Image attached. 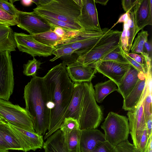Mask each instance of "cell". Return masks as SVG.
<instances>
[{
	"label": "cell",
	"instance_id": "d4e9b609",
	"mask_svg": "<svg viewBox=\"0 0 152 152\" xmlns=\"http://www.w3.org/2000/svg\"><path fill=\"white\" fill-rule=\"evenodd\" d=\"M94 87L95 99L98 103L102 102L105 97L110 93L118 90L116 84L110 79L103 82L99 83Z\"/></svg>",
	"mask_w": 152,
	"mask_h": 152
},
{
	"label": "cell",
	"instance_id": "30bf717a",
	"mask_svg": "<svg viewBox=\"0 0 152 152\" xmlns=\"http://www.w3.org/2000/svg\"><path fill=\"white\" fill-rule=\"evenodd\" d=\"M16 47L19 50L31 55L47 57L53 54L55 47L43 45L35 40L31 34L22 33L14 32Z\"/></svg>",
	"mask_w": 152,
	"mask_h": 152
},
{
	"label": "cell",
	"instance_id": "4316f807",
	"mask_svg": "<svg viewBox=\"0 0 152 152\" xmlns=\"http://www.w3.org/2000/svg\"><path fill=\"white\" fill-rule=\"evenodd\" d=\"M31 35L35 40L40 43L52 47H55L63 40L52 30L40 34Z\"/></svg>",
	"mask_w": 152,
	"mask_h": 152
},
{
	"label": "cell",
	"instance_id": "277c9868",
	"mask_svg": "<svg viewBox=\"0 0 152 152\" xmlns=\"http://www.w3.org/2000/svg\"><path fill=\"white\" fill-rule=\"evenodd\" d=\"M81 4V0H39L33 10L40 16L56 19L82 30L78 22Z\"/></svg>",
	"mask_w": 152,
	"mask_h": 152
},
{
	"label": "cell",
	"instance_id": "cb8c5ba5",
	"mask_svg": "<svg viewBox=\"0 0 152 152\" xmlns=\"http://www.w3.org/2000/svg\"><path fill=\"white\" fill-rule=\"evenodd\" d=\"M54 58L50 60L53 62L58 58L63 60L67 66L76 61L78 56L75 53V50L69 46H62L56 48L53 52Z\"/></svg>",
	"mask_w": 152,
	"mask_h": 152
},
{
	"label": "cell",
	"instance_id": "7c38bea8",
	"mask_svg": "<svg viewBox=\"0 0 152 152\" xmlns=\"http://www.w3.org/2000/svg\"><path fill=\"white\" fill-rule=\"evenodd\" d=\"M78 22L84 30L91 31H102L94 0H81L80 13Z\"/></svg>",
	"mask_w": 152,
	"mask_h": 152
},
{
	"label": "cell",
	"instance_id": "ffe728a7",
	"mask_svg": "<svg viewBox=\"0 0 152 152\" xmlns=\"http://www.w3.org/2000/svg\"><path fill=\"white\" fill-rule=\"evenodd\" d=\"M140 72L131 66L127 71L120 83L118 86V92L124 99L131 92L136 85L140 77Z\"/></svg>",
	"mask_w": 152,
	"mask_h": 152
},
{
	"label": "cell",
	"instance_id": "ac0fdd59",
	"mask_svg": "<svg viewBox=\"0 0 152 152\" xmlns=\"http://www.w3.org/2000/svg\"><path fill=\"white\" fill-rule=\"evenodd\" d=\"M68 76L74 83L91 82L97 72L90 66H85L76 61L66 66Z\"/></svg>",
	"mask_w": 152,
	"mask_h": 152
},
{
	"label": "cell",
	"instance_id": "b9f144b4",
	"mask_svg": "<svg viewBox=\"0 0 152 152\" xmlns=\"http://www.w3.org/2000/svg\"><path fill=\"white\" fill-rule=\"evenodd\" d=\"M146 127L149 139L152 135V116L146 120Z\"/></svg>",
	"mask_w": 152,
	"mask_h": 152
},
{
	"label": "cell",
	"instance_id": "6da1fadb",
	"mask_svg": "<svg viewBox=\"0 0 152 152\" xmlns=\"http://www.w3.org/2000/svg\"><path fill=\"white\" fill-rule=\"evenodd\" d=\"M66 66L63 61L51 68L43 77L48 98L47 106L50 110L49 127L44 140L60 129L72 98L74 83L68 76Z\"/></svg>",
	"mask_w": 152,
	"mask_h": 152
},
{
	"label": "cell",
	"instance_id": "7a4b0ae2",
	"mask_svg": "<svg viewBox=\"0 0 152 152\" xmlns=\"http://www.w3.org/2000/svg\"><path fill=\"white\" fill-rule=\"evenodd\" d=\"M76 119L80 130L95 129L102 121L103 114L96 102L91 82L74 83L73 92L65 118Z\"/></svg>",
	"mask_w": 152,
	"mask_h": 152
},
{
	"label": "cell",
	"instance_id": "ee69618b",
	"mask_svg": "<svg viewBox=\"0 0 152 152\" xmlns=\"http://www.w3.org/2000/svg\"><path fill=\"white\" fill-rule=\"evenodd\" d=\"M144 48L146 50V52L149 56L151 57L152 54V45L151 43L148 41L145 42L144 44Z\"/></svg>",
	"mask_w": 152,
	"mask_h": 152
},
{
	"label": "cell",
	"instance_id": "ab89813d",
	"mask_svg": "<svg viewBox=\"0 0 152 152\" xmlns=\"http://www.w3.org/2000/svg\"><path fill=\"white\" fill-rule=\"evenodd\" d=\"M127 54L130 57L143 66L147 70L148 73H151V72H148L144 57L142 54L140 55L138 54L132 53H129Z\"/></svg>",
	"mask_w": 152,
	"mask_h": 152
},
{
	"label": "cell",
	"instance_id": "60d3db41",
	"mask_svg": "<svg viewBox=\"0 0 152 152\" xmlns=\"http://www.w3.org/2000/svg\"><path fill=\"white\" fill-rule=\"evenodd\" d=\"M139 0H123L121 1L122 7L126 12H129L135 6Z\"/></svg>",
	"mask_w": 152,
	"mask_h": 152
},
{
	"label": "cell",
	"instance_id": "bcb514c9",
	"mask_svg": "<svg viewBox=\"0 0 152 152\" xmlns=\"http://www.w3.org/2000/svg\"><path fill=\"white\" fill-rule=\"evenodd\" d=\"M22 4L26 6H30L33 3L31 0H23L21 1Z\"/></svg>",
	"mask_w": 152,
	"mask_h": 152
},
{
	"label": "cell",
	"instance_id": "7bdbcfd3",
	"mask_svg": "<svg viewBox=\"0 0 152 152\" xmlns=\"http://www.w3.org/2000/svg\"><path fill=\"white\" fill-rule=\"evenodd\" d=\"M9 150L7 144L0 135V152H9Z\"/></svg>",
	"mask_w": 152,
	"mask_h": 152
},
{
	"label": "cell",
	"instance_id": "c3c4849f",
	"mask_svg": "<svg viewBox=\"0 0 152 152\" xmlns=\"http://www.w3.org/2000/svg\"><path fill=\"white\" fill-rule=\"evenodd\" d=\"M95 3H99L102 5H106L109 0H94Z\"/></svg>",
	"mask_w": 152,
	"mask_h": 152
},
{
	"label": "cell",
	"instance_id": "1f68e13d",
	"mask_svg": "<svg viewBox=\"0 0 152 152\" xmlns=\"http://www.w3.org/2000/svg\"><path fill=\"white\" fill-rule=\"evenodd\" d=\"M40 16L45 19L53 29L56 27H60L68 31H80L77 28L56 19L46 16Z\"/></svg>",
	"mask_w": 152,
	"mask_h": 152
},
{
	"label": "cell",
	"instance_id": "836d02e7",
	"mask_svg": "<svg viewBox=\"0 0 152 152\" xmlns=\"http://www.w3.org/2000/svg\"><path fill=\"white\" fill-rule=\"evenodd\" d=\"M130 16L128 13V16L123 23V29L120 38V45L123 50L127 54L129 52L128 46V39L127 35V30L129 21Z\"/></svg>",
	"mask_w": 152,
	"mask_h": 152
},
{
	"label": "cell",
	"instance_id": "484cf974",
	"mask_svg": "<svg viewBox=\"0 0 152 152\" xmlns=\"http://www.w3.org/2000/svg\"><path fill=\"white\" fill-rule=\"evenodd\" d=\"M81 134V130L79 129L66 134H63L64 144L67 152H81L80 147Z\"/></svg>",
	"mask_w": 152,
	"mask_h": 152
},
{
	"label": "cell",
	"instance_id": "603a6c76",
	"mask_svg": "<svg viewBox=\"0 0 152 152\" xmlns=\"http://www.w3.org/2000/svg\"><path fill=\"white\" fill-rule=\"evenodd\" d=\"M0 135L10 150L22 151L21 144L5 121L0 123Z\"/></svg>",
	"mask_w": 152,
	"mask_h": 152
},
{
	"label": "cell",
	"instance_id": "5bb4252c",
	"mask_svg": "<svg viewBox=\"0 0 152 152\" xmlns=\"http://www.w3.org/2000/svg\"><path fill=\"white\" fill-rule=\"evenodd\" d=\"M14 134L20 142L23 151L27 152L41 149L44 145L43 136L19 128L7 122Z\"/></svg>",
	"mask_w": 152,
	"mask_h": 152
},
{
	"label": "cell",
	"instance_id": "e0dca14e",
	"mask_svg": "<svg viewBox=\"0 0 152 152\" xmlns=\"http://www.w3.org/2000/svg\"><path fill=\"white\" fill-rule=\"evenodd\" d=\"M151 74L145 75L140 72L139 79L134 88L125 99H124L123 109L131 111L137 107L144 95L149 77Z\"/></svg>",
	"mask_w": 152,
	"mask_h": 152
},
{
	"label": "cell",
	"instance_id": "4dcf8cb0",
	"mask_svg": "<svg viewBox=\"0 0 152 152\" xmlns=\"http://www.w3.org/2000/svg\"><path fill=\"white\" fill-rule=\"evenodd\" d=\"M110 61L121 63L130 64L122 56L120 52L119 46L99 61Z\"/></svg>",
	"mask_w": 152,
	"mask_h": 152
},
{
	"label": "cell",
	"instance_id": "8992f818",
	"mask_svg": "<svg viewBox=\"0 0 152 152\" xmlns=\"http://www.w3.org/2000/svg\"><path fill=\"white\" fill-rule=\"evenodd\" d=\"M106 140L114 146L128 140L129 133L128 119L115 113H109L101 126Z\"/></svg>",
	"mask_w": 152,
	"mask_h": 152
},
{
	"label": "cell",
	"instance_id": "52a82bcc",
	"mask_svg": "<svg viewBox=\"0 0 152 152\" xmlns=\"http://www.w3.org/2000/svg\"><path fill=\"white\" fill-rule=\"evenodd\" d=\"M109 30L107 28H104L100 31H78L73 36L63 40L55 47H70L75 50V53L79 57L91 50Z\"/></svg>",
	"mask_w": 152,
	"mask_h": 152
},
{
	"label": "cell",
	"instance_id": "681fc988",
	"mask_svg": "<svg viewBox=\"0 0 152 152\" xmlns=\"http://www.w3.org/2000/svg\"><path fill=\"white\" fill-rule=\"evenodd\" d=\"M5 121L0 116V123L2 121Z\"/></svg>",
	"mask_w": 152,
	"mask_h": 152
},
{
	"label": "cell",
	"instance_id": "d590c367",
	"mask_svg": "<svg viewBox=\"0 0 152 152\" xmlns=\"http://www.w3.org/2000/svg\"><path fill=\"white\" fill-rule=\"evenodd\" d=\"M119 47L122 56L128 61L132 66L137 69L140 72L143 73L147 76L151 74L148 73L147 70L143 66L130 57L123 50L121 46L120 43L119 45Z\"/></svg>",
	"mask_w": 152,
	"mask_h": 152
},
{
	"label": "cell",
	"instance_id": "8d00e7d4",
	"mask_svg": "<svg viewBox=\"0 0 152 152\" xmlns=\"http://www.w3.org/2000/svg\"><path fill=\"white\" fill-rule=\"evenodd\" d=\"M116 152H140L128 140L123 141L115 146Z\"/></svg>",
	"mask_w": 152,
	"mask_h": 152
},
{
	"label": "cell",
	"instance_id": "f907efd6",
	"mask_svg": "<svg viewBox=\"0 0 152 152\" xmlns=\"http://www.w3.org/2000/svg\"><path fill=\"white\" fill-rule=\"evenodd\" d=\"M0 24H3V23L2 22H1L0 21Z\"/></svg>",
	"mask_w": 152,
	"mask_h": 152
},
{
	"label": "cell",
	"instance_id": "f1b7e54d",
	"mask_svg": "<svg viewBox=\"0 0 152 152\" xmlns=\"http://www.w3.org/2000/svg\"><path fill=\"white\" fill-rule=\"evenodd\" d=\"M42 63L34 57L29 60L26 64L23 65V74L27 76L34 77L36 75L37 71L40 68Z\"/></svg>",
	"mask_w": 152,
	"mask_h": 152
},
{
	"label": "cell",
	"instance_id": "f35d334b",
	"mask_svg": "<svg viewBox=\"0 0 152 152\" xmlns=\"http://www.w3.org/2000/svg\"><path fill=\"white\" fill-rule=\"evenodd\" d=\"M0 8L10 15L16 16L18 10L11 0H0Z\"/></svg>",
	"mask_w": 152,
	"mask_h": 152
},
{
	"label": "cell",
	"instance_id": "44dd1931",
	"mask_svg": "<svg viewBox=\"0 0 152 152\" xmlns=\"http://www.w3.org/2000/svg\"><path fill=\"white\" fill-rule=\"evenodd\" d=\"M14 33L10 26L0 24V53L16 50L17 47Z\"/></svg>",
	"mask_w": 152,
	"mask_h": 152
},
{
	"label": "cell",
	"instance_id": "f6af8a7d",
	"mask_svg": "<svg viewBox=\"0 0 152 152\" xmlns=\"http://www.w3.org/2000/svg\"><path fill=\"white\" fill-rule=\"evenodd\" d=\"M128 13L129 12H126L122 15L119 18L117 21L114 24L113 26L110 29V30L112 29V28L118 23H124L128 16Z\"/></svg>",
	"mask_w": 152,
	"mask_h": 152
},
{
	"label": "cell",
	"instance_id": "9a60e30c",
	"mask_svg": "<svg viewBox=\"0 0 152 152\" xmlns=\"http://www.w3.org/2000/svg\"><path fill=\"white\" fill-rule=\"evenodd\" d=\"M146 90L137 107L134 110L128 111L127 113L129 121L130 133L134 145L137 147V138L146 127V120L145 116L142 103Z\"/></svg>",
	"mask_w": 152,
	"mask_h": 152
},
{
	"label": "cell",
	"instance_id": "9c48e42d",
	"mask_svg": "<svg viewBox=\"0 0 152 152\" xmlns=\"http://www.w3.org/2000/svg\"><path fill=\"white\" fill-rule=\"evenodd\" d=\"M14 81L10 52L0 53V99L9 101L12 94Z\"/></svg>",
	"mask_w": 152,
	"mask_h": 152
},
{
	"label": "cell",
	"instance_id": "7dc6e473",
	"mask_svg": "<svg viewBox=\"0 0 152 152\" xmlns=\"http://www.w3.org/2000/svg\"><path fill=\"white\" fill-rule=\"evenodd\" d=\"M152 136H151L149 140V142L148 145V148L147 152H152Z\"/></svg>",
	"mask_w": 152,
	"mask_h": 152
},
{
	"label": "cell",
	"instance_id": "74e56055",
	"mask_svg": "<svg viewBox=\"0 0 152 152\" xmlns=\"http://www.w3.org/2000/svg\"><path fill=\"white\" fill-rule=\"evenodd\" d=\"M91 152H116L115 147L106 140L99 142Z\"/></svg>",
	"mask_w": 152,
	"mask_h": 152
},
{
	"label": "cell",
	"instance_id": "8fae6325",
	"mask_svg": "<svg viewBox=\"0 0 152 152\" xmlns=\"http://www.w3.org/2000/svg\"><path fill=\"white\" fill-rule=\"evenodd\" d=\"M16 16L17 26L30 34L35 35L53 30L45 19L34 11L28 12L18 10Z\"/></svg>",
	"mask_w": 152,
	"mask_h": 152
},
{
	"label": "cell",
	"instance_id": "ba28073f",
	"mask_svg": "<svg viewBox=\"0 0 152 152\" xmlns=\"http://www.w3.org/2000/svg\"><path fill=\"white\" fill-rule=\"evenodd\" d=\"M0 116L6 122L32 132H35L26 109L8 101L0 99Z\"/></svg>",
	"mask_w": 152,
	"mask_h": 152
},
{
	"label": "cell",
	"instance_id": "5b68a950",
	"mask_svg": "<svg viewBox=\"0 0 152 152\" xmlns=\"http://www.w3.org/2000/svg\"><path fill=\"white\" fill-rule=\"evenodd\" d=\"M122 31L109 29L89 51L77 58V61L90 66L99 61L119 47Z\"/></svg>",
	"mask_w": 152,
	"mask_h": 152
},
{
	"label": "cell",
	"instance_id": "7402d4cb",
	"mask_svg": "<svg viewBox=\"0 0 152 152\" xmlns=\"http://www.w3.org/2000/svg\"><path fill=\"white\" fill-rule=\"evenodd\" d=\"M43 148L45 152H67L62 132L59 129L48 137Z\"/></svg>",
	"mask_w": 152,
	"mask_h": 152
},
{
	"label": "cell",
	"instance_id": "e575fe53",
	"mask_svg": "<svg viewBox=\"0 0 152 152\" xmlns=\"http://www.w3.org/2000/svg\"><path fill=\"white\" fill-rule=\"evenodd\" d=\"M0 21L8 26H12L18 24L16 16H12L0 8Z\"/></svg>",
	"mask_w": 152,
	"mask_h": 152
},
{
	"label": "cell",
	"instance_id": "83f0119b",
	"mask_svg": "<svg viewBox=\"0 0 152 152\" xmlns=\"http://www.w3.org/2000/svg\"><path fill=\"white\" fill-rule=\"evenodd\" d=\"M148 31L143 30L138 33L130 49L132 53L141 54L145 52L144 44L148 41Z\"/></svg>",
	"mask_w": 152,
	"mask_h": 152
},
{
	"label": "cell",
	"instance_id": "3957f363",
	"mask_svg": "<svg viewBox=\"0 0 152 152\" xmlns=\"http://www.w3.org/2000/svg\"><path fill=\"white\" fill-rule=\"evenodd\" d=\"M23 98L26 110L30 116L35 132L43 136L49 125L50 110L48 94L43 77H33L24 88Z\"/></svg>",
	"mask_w": 152,
	"mask_h": 152
},
{
	"label": "cell",
	"instance_id": "d6a6232c",
	"mask_svg": "<svg viewBox=\"0 0 152 152\" xmlns=\"http://www.w3.org/2000/svg\"><path fill=\"white\" fill-rule=\"evenodd\" d=\"M146 127L137 138V148L140 152H147L149 140Z\"/></svg>",
	"mask_w": 152,
	"mask_h": 152
},
{
	"label": "cell",
	"instance_id": "f546056e",
	"mask_svg": "<svg viewBox=\"0 0 152 152\" xmlns=\"http://www.w3.org/2000/svg\"><path fill=\"white\" fill-rule=\"evenodd\" d=\"M79 129L77 120L71 117L65 118L61 126L60 129L64 134L69 133Z\"/></svg>",
	"mask_w": 152,
	"mask_h": 152
},
{
	"label": "cell",
	"instance_id": "2e32d148",
	"mask_svg": "<svg viewBox=\"0 0 152 152\" xmlns=\"http://www.w3.org/2000/svg\"><path fill=\"white\" fill-rule=\"evenodd\" d=\"M135 23L137 32L152 24V0H139L131 10Z\"/></svg>",
	"mask_w": 152,
	"mask_h": 152
},
{
	"label": "cell",
	"instance_id": "4fadbf2b",
	"mask_svg": "<svg viewBox=\"0 0 152 152\" xmlns=\"http://www.w3.org/2000/svg\"><path fill=\"white\" fill-rule=\"evenodd\" d=\"M131 66L129 64L102 61L97 62L90 66L113 81L118 86Z\"/></svg>",
	"mask_w": 152,
	"mask_h": 152
},
{
	"label": "cell",
	"instance_id": "d6986e66",
	"mask_svg": "<svg viewBox=\"0 0 152 152\" xmlns=\"http://www.w3.org/2000/svg\"><path fill=\"white\" fill-rule=\"evenodd\" d=\"M106 141L104 134L96 129L81 130L80 147L81 152H91L101 142Z\"/></svg>",
	"mask_w": 152,
	"mask_h": 152
}]
</instances>
